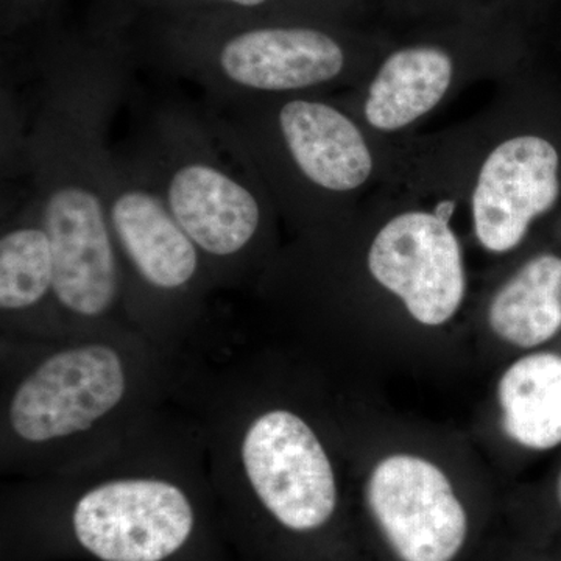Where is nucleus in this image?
I'll return each instance as SVG.
<instances>
[{
	"mask_svg": "<svg viewBox=\"0 0 561 561\" xmlns=\"http://www.w3.org/2000/svg\"><path fill=\"white\" fill-rule=\"evenodd\" d=\"M130 390L119 346L106 339L70 343L22 376L7 402V430L28 448L72 440L110 419Z\"/></svg>",
	"mask_w": 561,
	"mask_h": 561,
	"instance_id": "obj_8",
	"label": "nucleus"
},
{
	"mask_svg": "<svg viewBox=\"0 0 561 561\" xmlns=\"http://www.w3.org/2000/svg\"><path fill=\"white\" fill-rule=\"evenodd\" d=\"M502 427L519 446L549 451L561 445V356L527 354L497 383Z\"/></svg>",
	"mask_w": 561,
	"mask_h": 561,
	"instance_id": "obj_14",
	"label": "nucleus"
},
{
	"mask_svg": "<svg viewBox=\"0 0 561 561\" xmlns=\"http://www.w3.org/2000/svg\"><path fill=\"white\" fill-rule=\"evenodd\" d=\"M556 494H557V501H559V505L561 508V471L559 474V479H557Z\"/></svg>",
	"mask_w": 561,
	"mask_h": 561,
	"instance_id": "obj_17",
	"label": "nucleus"
},
{
	"mask_svg": "<svg viewBox=\"0 0 561 561\" xmlns=\"http://www.w3.org/2000/svg\"><path fill=\"white\" fill-rule=\"evenodd\" d=\"M121 31L136 62L194 84L206 103L311 94L350 72L343 41L295 18H142Z\"/></svg>",
	"mask_w": 561,
	"mask_h": 561,
	"instance_id": "obj_3",
	"label": "nucleus"
},
{
	"mask_svg": "<svg viewBox=\"0 0 561 561\" xmlns=\"http://www.w3.org/2000/svg\"><path fill=\"white\" fill-rule=\"evenodd\" d=\"M491 331L518 348H537L561 331V256L531 257L494 294Z\"/></svg>",
	"mask_w": 561,
	"mask_h": 561,
	"instance_id": "obj_15",
	"label": "nucleus"
},
{
	"mask_svg": "<svg viewBox=\"0 0 561 561\" xmlns=\"http://www.w3.org/2000/svg\"><path fill=\"white\" fill-rule=\"evenodd\" d=\"M0 234V311L16 323H61L55 295L57 265L49 232L25 195Z\"/></svg>",
	"mask_w": 561,
	"mask_h": 561,
	"instance_id": "obj_12",
	"label": "nucleus"
},
{
	"mask_svg": "<svg viewBox=\"0 0 561 561\" xmlns=\"http://www.w3.org/2000/svg\"><path fill=\"white\" fill-rule=\"evenodd\" d=\"M65 526L73 548L95 561H183L203 531L191 491L157 474L88 486L70 502Z\"/></svg>",
	"mask_w": 561,
	"mask_h": 561,
	"instance_id": "obj_6",
	"label": "nucleus"
},
{
	"mask_svg": "<svg viewBox=\"0 0 561 561\" xmlns=\"http://www.w3.org/2000/svg\"><path fill=\"white\" fill-rule=\"evenodd\" d=\"M110 224L124 276V309L149 328L190 319L210 286L205 257L127 151L116 150Z\"/></svg>",
	"mask_w": 561,
	"mask_h": 561,
	"instance_id": "obj_5",
	"label": "nucleus"
},
{
	"mask_svg": "<svg viewBox=\"0 0 561 561\" xmlns=\"http://www.w3.org/2000/svg\"><path fill=\"white\" fill-rule=\"evenodd\" d=\"M31 77L20 117L3 95L2 160L27 181L54 247L61 323L94 330L124 308V276L110 224L116 149L111 128L127 99L135 51L124 32L58 25L18 49Z\"/></svg>",
	"mask_w": 561,
	"mask_h": 561,
	"instance_id": "obj_1",
	"label": "nucleus"
},
{
	"mask_svg": "<svg viewBox=\"0 0 561 561\" xmlns=\"http://www.w3.org/2000/svg\"><path fill=\"white\" fill-rule=\"evenodd\" d=\"M453 79V58L438 47L394 51L373 77L362 116L373 130L400 131L437 108Z\"/></svg>",
	"mask_w": 561,
	"mask_h": 561,
	"instance_id": "obj_13",
	"label": "nucleus"
},
{
	"mask_svg": "<svg viewBox=\"0 0 561 561\" xmlns=\"http://www.w3.org/2000/svg\"><path fill=\"white\" fill-rule=\"evenodd\" d=\"M205 106L249 160L276 210L294 220H331L375 171L360 125L324 99L302 94Z\"/></svg>",
	"mask_w": 561,
	"mask_h": 561,
	"instance_id": "obj_4",
	"label": "nucleus"
},
{
	"mask_svg": "<svg viewBox=\"0 0 561 561\" xmlns=\"http://www.w3.org/2000/svg\"><path fill=\"white\" fill-rule=\"evenodd\" d=\"M243 490L254 511L286 537L313 538L330 529L339 485L317 432L289 409H267L243 426L238 443Z\"/></svg>",
	"mask_w": 561,
	"mask_h": 561,
	"instance_id": "obj_7",
	"label": "nucleus"
},
{
	"mask_svg": "<svg viewBox=\"0 0 561 561\" xmlns=\"http://www.w3.org/2000/svg\"><path fill=\"white\" fill-rule=\"evenodd\" d=\"M365 501L397 561H456L470 537V518L451 481L423 457L393 454L379 461Z\"/></svg>",
	"mask_w": 561,
	"mask_h": 561,
	"instance_id": "obj_9",
	"label": "nucleus"
},
{
	"mask_svg": "<svg viewBox=\"0 0 561 561\" xmlns=\"http://www.w3.org/2000/svg\"><path fill=\"white\" fill-rule=\"evenodd\" d=\"M367 268L424 327L448 323L467 294L459 239L437 210H405L387 221L368 247Z\"/></svg>",
	"mask_w": 561,
	"mask_h": 561,
	"instance_id": "obj_10",
	"label": "nucleus"
},
{
	"mask_svg": "<svg viewBox=\"0 0 561 561\" xmlns=\"http://www.w3.org/2000/svg\"><path fill=\"white\" fill-rule=\"evenodd\" d=\"M66 0H0L3 50L16 49L61 25Z\"/></svg>",
	"mask_w": 561,
	"mask_h": 561,
	"instance_id": "obj_16",
	"label": "nucleus"
},
{
	"mask_svg": "<svg viewBox=\"0 0 561 561\" xmlns=\"http://www.w3.org/2000/svg\"><path fill=\"white\" fill-rule=\"evenodd\" d=\"M561 197L559 147L537 133L502 140L486 154L471 195L472 227L490 253L515 250Z\"/></svg>",
	"mask_w": 561,
	"mask_h": 561,
	"instance_id": "obj_11",
	"label": "nucleus"
},
{
	"mask_svg": "<svg viewBox=\"0 0 561 561\" xmlns=\"http://www.w3.org/2000/svg\"><path fill=\"white\" fill-rule=\"evenodd\" d=\"M216 286L245 278L272 239L276 208L257 173L206 106L168 103L127 150Z\"/></svg>",
	"mask_w": 561,
	"mask_h": 561,
	"instance_id": "obj_2",
	"label": "nucleus"
}]
</instances>
